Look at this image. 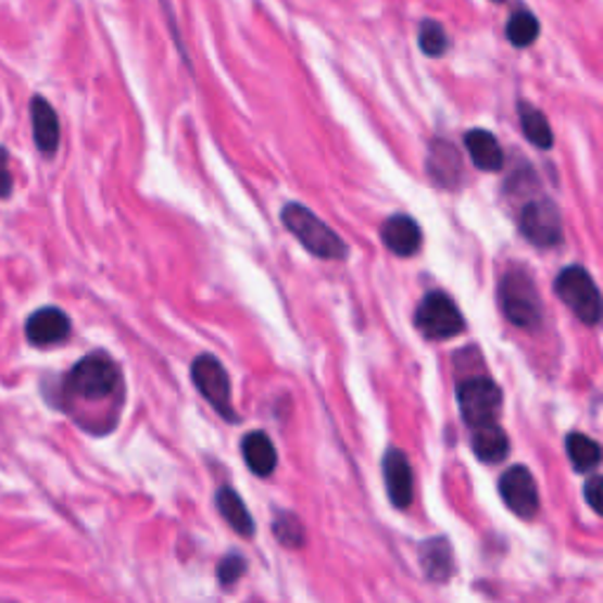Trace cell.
<instances>
[{
	"instance_id": "1",
	"label": "cell",
	"mask_w": 603,
	"mask_h": 603,
	"mask_svg": "<svg viewBox=\"0 0 603 603\" xmlns=\"http://www.w3.org/2000/svg\"><path fill=\"white\" fill-rule=\"evenodd\" d=\"M280 219L288 227L290 234L321 260H344L347 257V243L335 234L328 224L316 217L310 208L300 203H288L280 210Z\"/></svg>"
},
{
	"instance_id": "2",
	"label": "cell",
	"mask_w": 603,
	"mask_h": 603,
	"mask_svg": "<svg viewBox=\"0 0 603 603\" xmlns=\"http://www.w3.org/2000/svg\"><path fill=\"white\" fill-rule=\"evenodd\" d=\"M500 306L510 324L524 330H536L542 324V306L536 284L528 272L512 269L500 284Z\"/></svg>"
},
{
	"instance_id": "3",
	"label": "cell",
	"mask_w": 603,
	"mask_h": 603,
	"mask_svg": "<svg viewBox=\"0 0 603 603\" xmlns=\"http://www.w3.org/2000/svg\"><path fill=\"white\" fill-rule=\"evenodd\" d=\"M121 387V373L106 354H90L78 361L66 377L68 394L86 401H102L114 397Z\"/></svg>"
},
{
	"instance_id": "4",
	"label": "cell",
	"mask_w": 603,
	"mask_h": 603,
	"mask_svg": "<svg viewBox=\"0 0 603 603\" xmlns=\"http://www.w3.org/2000/svg\"><path fill=\"white\" fill-rule=\"evenodd\" d=\"M554 292L556 298L582 321V324L587 326L599 324L601 294L594 278L589 276V272L582 269V266H568V269L561 272L554 280Z\"/></svg>"
},
{
	"instance_id": "5",
	"label": "cell",
	"mask_w": 603,
	"mask_h": 603,
	"mask_svg": "<svg viewBox=\"0 0 603 603\" xmlns=\"http://www.w3.org/2000/svg\"><path fill=\"white\" fill-rule=\"evenodd\" d=\"M460 413L472 429L498 425L502 391L490 377H469L457 387Z\"/></svg>"
},
{
	"instance_id": "6",
	"label": "cell",
	"mask_w": 603,
	"mask_h": 603,
	"mask_svg": "<svg viewBox=\"0 0 603 603\" xmlns=\"http://www.w3.org/2000/svg\"><path fill=\"white\" fill-rule=\"evenodd\" d=\"M415 326L427 340H451L465 330V318H462L457 304L445 292L434 290L419 302L415 312Z\"/></svg>"
},
{
	"instance_id": "7",
	"label": "cell",
	"mask_w": 603,
	"mask_h": 603,
	"mask_svg": "<svg viewBox=\"0 0 603 603\" xmlns=\"http://www.w3.org/2000/svg\"><path fill=\"white\" fill-rule=\"evenodd\" d=\"M191 380L196 385V389L201 391L203 399L213 405V409L224 417L229 419V423H236V411L231 405V382H229V375L224 370L222 363L210 356L203 354L193 361L191 366Z\"/></svg>"
},
{
	"instance_id": "8",
	"label": "cell",
	"mask_w": 603,
	"mask_h": 603,
	"mask_svg": "<svg viewBox=\"0 0 603 603\" xmlns=\"http://www.w3.org/2000/svg\"><path fill=\"white\" fill-rule=\"evenodd\" d=\"M518 227L532 246L554 248L564 238V222H561L558 208L550 199H538L524 205Z\"/></svg>"
},
{
	"instance_id": "9",
	"label": "cell",
	"mask_w": 603,
	"mask_h": 603,
	"mask_svg": "<svg viewBox=\"0 0 603 603\" xmlns=\"http://www.w3.org/2000/svg\"><path fill=\"white\" fill-rule=\"evenodd\" d=\"M500 495L516 516L532 518L538 514V507H540L538 486L526 467H512L510 472L502 474Z\"/></svg>"
},
{
	"instance_id": "10",
	"label": "cell",
	"mask_w": 603,
	"mask_h": 603,
	"mask_svg": "<svg viewBox=\"0 0 603 603\" xmlns=\"http://www.w3.org/2000/svg\"><path fill=\"white\" fill-rule=\"evenodd\" d=\"M72 335V321L58 306H43L26 321V340L34 347H52Z\"/></svg>"
},
{
	"instance_id": "11",
	"label": "cell",
	"mask_w": 603,
	"mask_h": 603,
	"mask_svg": "<svg viewBox=\"0 0 603 603\" xmlns=\"http://www.w3.org/2000/svg\"><path fill=\"white\" fill-rule=\"evenodd\" d=\"M382 243L389 252H394L397 257H413L423 246V231L419 224L409 215H391L382 224Z\"/></svg>"
},
{
	"instance_id": "12",
	"label": "cell",
	"mask_w": 603,
	"mask_h": 603,
	"mask_svg": "<svg viewBox=\"0 0 603 603\" xmlns=\"http://www.w3.org/2000/svg\"><path fill=\"white\" fill-rule=\"evenodd\" d=\"M385 483L389 490V500L399 510L411 507L413 502V467L409 457L401 451H389L385 457Z\"/></svg>"
},
{
	"instance_id": "13",
	"label": "cell",
	"mask_w": 603,
	"mask_h": 603,
	"mask_svg": "<svg viewBox=\"0 0 603 603\" xmlns=\"http://www.w3.org/2000/svg\"><path fill=\"white\" fill-rule=\"evenodd\" d=\"M32 123H34V139L38 151L46 153V156H52L60 147V118L43 97H34Z\"/></svg>"
},
{
	"instance_id": "14",
	"label": "cell",
	"mask_w": 603,
	"mask_h": 603,
	"mask_svg": "<svg viewBox=\"0 0 603 603\" xmlns=\"http://www.w3.org/2000/svg\"><path fill=\"white\" fill-rule=\"evenodd\" d=\"M427 171L431 181H437L439 187H455L457 179L462 177V161L455 147H451L443 139H437L429 149V161Z\"/></svg>"
},
{
	"instance_id": "15",
	"label": "cell",
	"mask_w": 603,
	"mask_h": 603,
	"mask_svg": "<svg viewBox=\"0 0 603 603\" xmlns=\"http://www.w3.org/2000/svg\"><path fill=\"white\" fill-rule=\"evenodd\" d=\"M465 147L469 151L472 163L479 167V171H486V173L502 171L504 151L495 139V135H490L488 130H481V128L469 130L465 135Z\"/></svg>"
},
{
	"instance_id": "16",
	"label": "cell",
	"mask_w": 603,
	"mask_h": 603,
	"mask_svg": "<svg viewBox=\"0 0 603 603\" xmlns=\"http://www.w3.org/2000/svg\"><path fill=\"white\" fill-rule=\"evenodd\" d=\"M241 448H243V460L248 462L252 474L269 476L276 469V462H278L276 448L264 431H250L243 439Z\"/></svg>"
},
{
	"instance_id": "17",
	"label": "cell",
	"mask_w": 603,
	"mask_h": 603,
	"mask_svg": "<svg viewBox=\"0 0 603 603\" xmlns=\"http://www.w3.org/2000/svg\"><path fill=\"white\" fill-rule=\"evenodd\" d=\"M474 453L483 462H502L510 453V439L507 434L502 431L500 425H488L474 429L472 437Z\"/></svg>"
},
{
	"instance_id": "18",
	"label": "cell",
	"mask_w": 603,
	"mask_h": 603,
	"mask_svg": "<svg viewBox=\"0 0 603 603\" xmlns=\"http://www.w3.org/2000/svg\"><path fill=\"white\" fill-rule=\"evenodd\" d=\"M217 507L219 514L227 518V524L238 532V536H252L255 532V522H252L250 512L246 510V502L238 498L234 488H219L217 493Z\"/></svg>"
},
{
	"instance_id": "19",
	"label": "cell",
	"mask_w": 603,
	"mask_h": 603,
	"mask_svg": "<svg viewBox=\"0 0 603 603\" xmlns=\"http://www.w3.org/2000/svg\"><path fill=\"white\" fill-rule=\"evenodd\" d=\"M518 121H522V130L528 137V142L536 145L538 149H552L554 145V133L550 128V121L528 102L518 104Z\"/></svg>"
},
{
	"instance_id": "20",
	"label": "cell",
	"mask_w": 603,
	"mask_h": 603,
	"mask_svg": "<svg viewBox=\"0 0 603 603\" xmlns=\"http://www.w3.org/2000/svg\"><path fill=\"white\" fill-rule=\"evenodd\" d=\"M451 566H453L451 547H448V542L443 538L429 540L423 547V568L429 580H437V582L448 580L451 578Z\"/></svg>"
},
{
	"instance_id": "21",
	"label": "cell",
	"mask_w": 603,
	"mask_h": 603,
	"mask_svg": "<svg viewBox=\"0 0 603 603\" xmlns=\"http://www.w3.org/2000/svg\"><path fill=\"white\" fill-rule=\"evenodd\" d=\"M568 457L573 462V467L578 472H589L599 465L601 460V448L594 439L585 437V434H570L566 439Z\"/></svg>"
},
{
	"instance_id": "22",
	"label": "cell",
	"mask_w": 603,
	"mask_h": 603,
	"mask_svg": "<svg viewBox=\"0 0 603 603\" xmlns=\"http://www.w3.org/2000/svg\"><path fill=\"white\" fill-rule=\"evenodd\" d=\"M540 36V22L528 10H518L507 22V38L514 48H528Z\"/></svg>"
},
{
	"instance_id": "23",
	"label": "cell",
	"mask_w": 603,
	"mask_h": 603,
	"mask_svg": "<svg viewBox=\"0 0 603 603\" xmlns=\"http://www.w3.org/2000/svg\"><path fill=\"white\" fill-rule=\"evenodd\" d=\"M417 40L419 48H423V52L429 54V58H441V54H445L448 48H451V38H448L443 26L434 20H425L419 24Z\"/></svg>"
},
{
	"instance_id": "24",
	"label": "cell",
	"mask_w": 603,
	"mask_h": 603,
	"mask_svg": "<svg viewBox=\"0 0 603 603\" xmlns=\"http://www.w3.org/2000/svg\"><path fill=\"white\" fill-rule=\"evenodd\" d=\"M274 536L284 542V544H288V547H300L302 542H304V528H302V524H300V518L294 516V514H288V512H284V514H278L276 516V522H274Z\"/></svg>"
},
{
	"instance_id": "25",
	"label": "cell",
	"mask_w": 603,
	"mask_h": 603,
	"mask_svg": "<svg viewBox=\"0 0 603 603\" xmlns=\"http://www.w3.org/2000/svg\"><path fill=\"white\" fill-rule=\"evenodd\" d=\"M243 573H246V561H243L241 556H238V554H231V556L224 558L222 564H219V568H217L219 582H222L224 587L234 585L238 578H241Z\"/></svg>"
},
{
	"instance_id": "26",
	"label": "cell",
	"mask_w": 603,
	"mask_h": 603,
	"mask_svg": "<svg viewBox=\"0 0 603 603\" xmlns=\"http://www.w3.org/2000/svg\"><path fill=\"white\" fill-rule=\"evenodd\" d=\"M12 193V175L8 171V151L0 147V199H8Z\"/></svg>"
},
{
	"instance_id": "27",
	"label": "cell",
	"mask_w": 603,
	"mask_h": 603,
	"mask_svg": "<svg viewBox=\"0 0 603 603\" xmlns=\"http://www.w3.org/2000/svg\"><path fill=\"white\" fill-rule=\"evenodd\" d=\"M587 500H589V507H592L594 512H601V479H599V474H594L592 479H589L587 483Z\"/></svg>"
},
{
	"instance_id": "28",
	"label": "cell",
	"mask_w": 603,
	"mask_h": 603,
	"mask_svg": "<svg viewBox=\"0 0 603 603\" xmlns=\"http://www.w3.org/2000/svg\"><path fill=\"white\" fill-rule=\"evenodd\" d=\"M495 3H504V0H495Z\"/></svg>"
}]
</instances>
